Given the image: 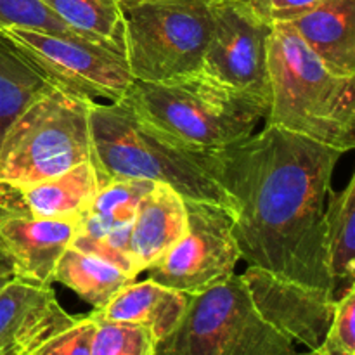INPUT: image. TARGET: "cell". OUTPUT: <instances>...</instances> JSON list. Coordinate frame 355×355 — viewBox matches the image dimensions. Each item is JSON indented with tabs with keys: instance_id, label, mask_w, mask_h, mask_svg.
<instances>
[{
	"instance_id": "2e32d148",
	"label": "cell",
	"mask_w": 355,
	"mask_h": 355,
	"mask_svg": "<svg viewBox=\"0 0 355 355\" xmlns=\"http://www.w3.org/2000/svg\"><path fill=\"white\" fill-rule=\"evenodd\" d=\"M189 295L155 283L153 279L130 283L118 291L103 309L90 312L97 321L128 322L148 329L155 342L166 338L179 326Z\"/></svg>"
},
{
	"instance_id": "52a82bcc",
	"label": "cell",
	"mask_w": 355,
	"mask_h": 355,
	"mask_svg": "<svg viewBox=\"0 0 355 355\" xmlns=\"http://www.w3.org/2000/svg\"><path fill=\"white\" fill-rule=\"evenodd\" d=\"M155 355H319L298 352L293 340L257 312L241 276L189 295L179 326L159 340Z\"/></svg>"
},
{
	"instance_id": "30bf717a",
	"label": "cell",
	"mask_w": 355,
	"mask_h": 355,
	"mask_svg": "<svg viewBox=\"0 0 355 355\" xmlns=\"http://www.w3.org/2000/svg\"><path fill=\"white\" fill-rule=\"evenodd\" d=\"M272 24L243 0H214V26L201 71L222 85L269 104Z\"/></svg>"
},
{
	"instance_id": "4316f807",
	"label": "cell",
	"mask_w": 355,
	"mask_h": 355,
	"mask_svg": "<svg viewBox=\"0 0 355 355\" xmlns=\"http://www.w3.org/2000/svg\"><path fill=\"white\" fill-rule=\"evenodd\" d=\"M0 276H9L14 277V267L10 259L7 257V253L3 252V248L0 246Z\"/></svg>"
},
{
	"instance_id": "9a60e30c",
	"label": "cell",
	"mask_w": 355,
	"mask_h": 355,
	"mask_svg": "<svg viewBox=\"0 0 355 355\" xmlns=\"http://www.w3.org/2000/svg\"><path fill=\"white\" fill-rule=\"evenodd\" d=\"M186 231V200L168 184L153 182L139 203L130 231V257L137 274L162 259Z\"/></svg>"
},
{
	"instance_id": "5b68a950",
	"label": "cell",
	"mask_w": 355,
	"mask_h": 355,
	"mask_svg": "<svg viewBox=\"0 0 355 355\" xmlns=\"http://www.w3.org/2000/svg\"><path fill=\"white\" fill-rule=\"evenodd\" d=\"M92 103L54 87L35 97L0 146V187L19 189L61 175L83 162L96 165Z\"/></svg>"
},
{
	"instance_id": "603a6c76",
	"label": "cell",
	"mask_w": 355,
	"mask_h": 355,
	"mask_svg": "<svg viewBox=\"0 0 355 355\" xmlns=\"http://www.w3.org/2000/svg\"><path fill=\"white\" fill-rule=\"evenodd\" d=\"M9 28H24L62 37L82 38L69 30L58 16H54L42 3V0H0V31Z\"/></svg>"
},
{
	"instance_id": "5bb4252c",
	"label": "cell",
	"mask_w": 355,
	"mask_h": 355,
	"mask_svg": "<svg viewBox=\"0 0 355 355\" xmlns=\"http://www.w3.org/2000/svg\"><path fill=\"white\" fill-rule=\"evenodd\" d=\"M101 186L96 165L83 162L61 175L26 187H0V203L19 208L33 217L80 222Z\"/></svg>"
},
{
	"instance_id": "44dd1931",
	"label": "cell",
	"mask_w": 355,
	"mask_h": 355,
	"mask_svg": "<svg viewBox=\"0 0 355 355\" xmlns=\"http://www.w3.org/2000/svg\"><path fill=\"white\" fill-rule=\"evenodd\" d=\"M42 3L78 37L125 52L118 0H42Z\"/></svg>"
},
{
	"instance_id": "cb8c5ba5",
	"label": "cell",
	"mask_w": 355,
	"mask_h": 355,
	"mask_svg": "<svg viewBox=\"0 0 355 355\" xmlns=\"http://www.w3.org/2000/svg\"><path fill=\"white\" fill-rule=\"evenodd\" d=\"M355 288L342 295L335 304L331 324L315 350L319 355H355Z\"/></svg>"
},
{
	"instance_id": "4fadbf2b",
	"label": "cell",
	"mask_w": 355,
	"mask_h": 355,
	"mask_svg": "<svg viewBox=\"0 0 355 355\" xmlns=\"http://www.w3.org/2000/svg\"><path fill=\"white\" fill-rule=\"evenodd\" d=\"M75 319L51 286L12 277L0 288V355H31Z\"/></svg>"
},
{
	"instance_id": "3957f363",
	"label": "cell",
	"mask_w": 355,
	"mask_h": 355,
	"mask_svg": "<svg viewBox=\"0 0 355 355\" xmlns=\"http://www.w3.org/2000/svg\"><path fill=\"white\" fill-rule=\"evenodd\" d=\"M125 104L179 148L222 149L250 137L269 104L222 85L203 71L163 83L132 80Z\"/></svg>"
},
{
	"instance_id": "ac0fdd59",
	"label": "cell",
	"mask_w": 355,
	"mask_h": 355,
	"mask_svg": "<svg viewBox=\"0 0 355 355\" xmlns=\"http://www.w3.org/2000/svg\"><path fill=\"white\" fill-rule=\"evenodd\" d=\"M322 215L326 267L338 300L355 279V175L342 191H328Z\"/></svg>"
},
{
	"instance_id": "9c48e42d",
	"label": "cell",
	"mask_w": 355,
	"mask_h": 355,
	"mask_svg": "<svg viewBox=\"0 0 355 355\" xmlns=\"http://www.w3.org/2000/svg\"><path fill=\"white\" fill-rule=\"evenodd\" d=\"M186 234L148 270L155 283L196 295L234 276L241 252L229 211L200 201H186Z\"/></svg>"
},
{
	"instance_id": "83f0119b",
	"label": "cell",
	"mask_w": 355,
	"mask_h": 355,
	"mask_svg": "<svg viewBox=\"0 0 355 355\" xmlns=\"http://www.w3.org/2000/svg\"><path fill=\"white\" fill-rule=\"evenodd\" d=\"M10 279H12V277H9V276H0V288L6 286V284L9 283Z\"/></svg>"
},
{
	"instance_id": "e0dca14e",
	"label": "cell",
	"mask_w": 355,
	"mask_h": 355,
	"mask_svg": "<svg viewBox=\"0 0 355 355\" xmlns=\"http://www.w3.org/2000/svg\"><path fill=\"white\" fill-rule=\"evenodd\" d=\"M290 24L326 68L355 76V0H321Z\"/></svg>"
},
{
	"instance_id": "ffe728a7",
	"label": "cell",
	"mask_w": 355,
	"mask_h": 355,
	"mask_svg": "<svg viewBox=\"0 0 355 355\" xmlns=\"http://www.w3.org/2000/svg\"><path fill=\"white\" fill-rule=\"evenodd\" d=\"M49 89L47 80L19 54L9 37L0 31V146L24 107Z\"/></svg>"
},
{
	"instance_id": "7c38bea8",
	"label": "cell",
	"mask_w": 355,
	"mask_h": 355,
	"mask_svg": "<svg viewBox=\"0 0 355 355\" xmlns=\"http://www.w3.org/2000/svg\"><path fill=\"white\" fill-rule=\"evenodd\" d=\"M78 220L28 215L0 203V246L14 267V279L51 286L62 253L71 246Z\"/></svg>"
},
{
	"instance_id": "277c9868",
	"label": "cell",
	"mask_w": 355,
	"mask_h": 355,
	"mask_svg": "<svg viewBox=\"0 0 355 355\" xmlns=\"http://www.w3.org/2000/svg\"><path fill=\"white\" fill-rule=\"evenodd\" d=\"M90 128L103 184L113 179L163 182L186 201L214 205L236 215V201L201 166L198 153L186 151L163 137L123 101L92 103Z\"/></svg>"
},
{
	"instance_id": "484cf974",
	"label": "cell",
	"mask_w": 355,
	"mask_h": 355,
	"mask_svg": "<svg viewBox=\"0 0 355 355\" xmlns=\"http://www.w3.org/2000/svg\"><path fill=\"white\" fill-rule=\"evenodd\" d=\"M269 24L293 23L321 3V0H243Z\"/></svg>"
},
{
	"instance_id": "8fae6325",
	"label": "cell",
	"mask_w": 355,
	"mask_h": 355,
	"mask_svg": "<svg viewBox=\"0 0 355 355\" xmlns=\"http://www.w3.org/2000/svg\"><path fill=\"white\" fill-rule=\"evenodd\" d=\"M241 279L257 312L270 326L309 350L319 349L335 312L331 291L293 283L253 266Z\"/></svg>"
},
{
	"instance_id": "d6986e66",
	"label": "cell",
	"mask_w": 355,
	"mask_h": 355,
	"mask_svg": "<svg viewBox=\"0 0 355 355\" xmlns=\"http://www.w3.org/2000/svg\"><path fill=\"white\" fill-rule=\"evenodd\" d=\"M54 281L64 284L97 311L111 302L118 291L134 283L135 277L94 253L69 246L55 266Z\"/></svg>"
},
{
	"instance_id": "7402d4cb",
	"label": "cell",
	"mask_w": 355,
	"mask_h": 355,
	"mask_svg": "<svg viewBox=\"0 0 355 355\" xmlns=\"http://www.w3.org/2000/svg\"><path fill=\"white\" fill-rule=\"evenodd\" d=\"M155 338L142 326L97 321L90 355H155Z\"/></svg>"
},
{
	"instance_id": "8992f818",
	"label": "cell",
	"mask_w": 355,
	"mask_h": 355,
	"mask_svg": "<svg viewBox=\"0 0 355 355\" xmlns=\"http://www.w3.org/2000/svg\"><path fill=\"white\" fill-rule=\"evenodd\" d=\"M134 80L163 83L201 71L214 0H118Z\"/></svg>"
},
{
	"instance_id": "ba28073f",
	"label": "cell",
	"mask_w": 355,
	"mask_h": 355,
	"mask_svg": "<svg viewBox=\"0 0 355 355\" xmlns=\"http://www.w3.org/2000/svg\"><path fill=\"white\" fill-rule=\"evenodd\" d=\"M2 31L49 85L69 96L118 103L134 80L125 52L107 45L24 28Z\"/></svg>"
},
{
	"instance_id": "6da1fadb",
	"label": "cell",
	"mask_w": 355,
	"mask_h": 355,
	"mask_svg": "<svg viewBox=\"0 0 355 355\" xmlns=\"http://www.w3.org/2000/svg\"><path fill=\"white\" fill-rule=\"evenodd\" d=\"M342 155L274 125L236 144L198 153L201 166L236 201L232 231L248 266L335 295L322 215Z\"/></svg>"
},
{
	"instance_id": "d4e9b609",
	"label": "cell",
	"mask_w": 355,
	"mask_h": 355,
	"mask_svg": "<svg viewBox=\"0 0 355 355\" xmlns=\"http://www.w3.org/2000/svg\"><path fill=\"white\" fill-rule=\"evenodd\" d=\"M97 321L90 314L76 318L71 326L51 336L31 355H90Z\"/></svg>"
},
{
	"instance_id": "7a4b0ae2",
	"label": "cell",
	"mask_w": 355,
	"mask_h": 355,
	"mask_svg": "<svg viewBox=\"0 0 355 355\" xmlns=\"http://www.w3.org/2000/svg\"><path fill=\"white\" fill-rule=\"evenodd\" d=\"M269 111L266 125L347 153L355 148V76L326 68L290 23L269 35Z\"/></svg>"
}]
</instances>
